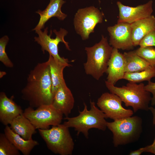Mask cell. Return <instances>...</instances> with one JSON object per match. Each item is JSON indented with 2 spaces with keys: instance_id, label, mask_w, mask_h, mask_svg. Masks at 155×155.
<instances>
[{
  "instance_id": "1",
  "label": "cell",
  "mask_w": 155,
  "mask_h": 155,
  "mask_svg": "<svg viewBox=\"0 0 155 155\" xmlns=\"http://www.w3.org/2000/svg\"><path fill=\"white\" fill-rule=\"evenodd\" d=\"M48 61L38 63L30 71L25 86L21 92L22 98L33 108L52 104L53 95Z\"/></svg>"
},
{
  "instance_id": "2",
  "label": "cell",
  "mask_w": 155,
  "mask_h": 155,
  "mask_svg": "<svg viewBox=\"0 0 155 155\" xmlns=\"http://www.w3.org/2000/svg\"><path fill=\"white\" fill-rule=\"evenodd\" d=\"M90 104L89 110L84 102V109L79 111V114L73 117H65L64 119L66 121L63 123L69 128H74L77 135L82 133L86 138H88L90 129L95 128L104 131L107 128L106 115L96 106L94 101L90 100Z\"/></svg>"
},
{
  "instance_id": "3",
  "label": "cell",
  "mask_w": 155,
  "mask_h": 155,
  "mask_svg": "<svg viewBox=\"0 0 155 155\" xmlns=\"http://www.w3.org/2000/svg\"><path fill=\"white\" fill-rule=\"evenodd\" d=\"M110 92L118 96L127 107L131 106L134 113L139 110H149V104L152 97L150 93L144 89V84L129 82L125 86L118 87L105 82Z\"/></svg>"
},
{
  "instance_id": "4",
  "label": "cell",
  "mask_w": 155,
  "mask_h": 155,
  "mask_svg": "<svg viewBox=\"0 0 155 155\" xmlns=\"http://www.w3.org/2000/svg\"><path fill=\"white\" fill-rule=\"evenodd\" d=\"M113 49L106 37L103 35L99 42L91 47H86L87 59L84 64L86 73L99 80L106 73Z\"/></svg>"
},
{
  "instance_id": "5",
  "label": "cell",
  "mask_w": 155,
  "mask_h": 155,
  "mask_svg": "<svg viewBox=\"0 0 155 155\" xmlns=\"http://www.w3.org/2000/svg\"><path fill=\"white\" fill-rule=\"evenodd\" d=\"M142 119L137 116L108 122L107 128L113 135L115 147L133 143L139 138L142 131Z\"/></svg>"
},
{
  "instance_id": "6",
  "label": "cell",
  "mask_w": 155,
  "mask_h": 155,
  "mask_svg": "<svg viewBox=\"0 0 155 155\" xmlns=\"http://www.w3.org/2000/svg\"><path fill=\"white\" fill-rule=\"evenodd\" d=\"M48 149L55 154L71 155L74 144L69 128L63 124L46 129H38Z\"/></svg>"
},
{
  "instance_id": "7",
  "label": "cell",
  "mask_w": 155,
  "mask_h": 155,
  "mask_svg": "<svg viewBox=\"0 0 155 155\" xmlns=\"http://www.w3.org/2000/svg\"><path fill=\"white\" fill-rule=\"evenodd\" d=\"M23 114L38 129H49L51 125L61 124L63 119V114L52 104L42 105L35 110L29 106L25 109Z\"/></svg>"
},
{
  "instance_id": "8",
  "label": "cell",
  "mask_w": 155,
  "mask_h": 155,
  "mask_svg": "<svg viewBox=\"0 0 155 155\" xmlns=\"http://www.w3.org/2000/svg\"><path fill=\"white\" fill-rule=\"evenodd\" d=\"M104 14L93 6L79 9L75 15L74 25L77 33L82 40L88 38L98 23L102 22Z\"/></svg>"
},
{
  "instance_id": "9",
  "label": "cell",
  "mask_w": 155,
  "mask_h": 155,
  "mask_svg": "<svg viewBox=\"0 0 155 155\" xmlns=\"http://www.w3.org/2000/svg\"><path fill=\"white\" fill-rule=\"evenodd\" d=\"M53 31L56 35V37L54 38L51 37L52 34L51 30L50 34H48V27L44 29L43 31L42 30H35V32L38 36L34 37V41L41 46V50L44 53L45 51H46L57 62L69 63V62L67 59L60 56L58 49L59 43L62 42L64 44L68 50H70L68 43L64 39V37L67 34L68 32L62 28H61L59 31L54 30Z\"/></svg>"
},
{
  "instance_id": "10",
  "label": "cell",
  "mask_w": 155,
  "mask_h": 155,
  "mask_svg": "<svg viewBox=\"0 0 155 155\" xmlns=\"http://www.w3.org/2000/svg\"><path fill=\"white\" fill-rule=\"evenodd\" d=\"M122 102L116 94L106 92L98 98L96 104L107 118L115 120L132 116L133 114L131 110L122 106Z\"/></svg>"
},
{
  "instance_id": "11",
  "label": "cell",
  "mask_w": 155,
  "mask_h": 155,
  "mask_svg": "<svg viewBox=\"0 0 155 155\" xmlns=\"http://www.w3.org/2000/svg\"><path fill=\"white\" fill-rule=\"evenodd\" d=\"M110 36L109 43L113 48L122 50H129L133 47L131 24L117 23L107 28Z\"/></svg>"
},
{
  "instance_id": "12",
  "label": "cell",
  "mask_w": 155,
  "mask_h": 155,
  "mask_svg": "<svg viewBox=\"0 0 155 155\" xmlns=\"http://www.w3.org/2000/svg\"><path fill=\"white\" fill-rule=\"evenodd\" d=\"M117 4L119 10L117 23L131 24L150 16L153 11L152 0L135 7L125 5L120 1H117Z\"/></svg>"
},
{
  "instance_id": "13",
  "label": "cell",
  "mask_w": 155,
  "mask_h": 155,
  "mask_svg": "<svg viewBox=\"0 0 155 155\" xmlns=\"http://www.w3.org/2000/svg\"><path fill=\"white\" fill-rule=\"evenodd\" d=\"M125 65L123 54L120 53L118 49L113 48L106 73L107 74L106 81L115 85L119 80L123 79Z\"/></svg>"
},
{
  "instance_id": "14",
  "label": "cell",
  "mask_w": 155,
  "mask_h": 155,
  "mask_svg": "<svg viewBox=\"0 0 155 155\" xmlns=\"http://www.w3.org/2000/svg\"><path fill=\"white\" fill-rule=\"evenodd\" d=\"M74 102L73 95L65 83L61 85L55 93L52 104L67 117L73 108Z\"/></svg>"
},
{
  "instance_id": "15",
  "label": "cell",
  "mask_w": 155,
  "mask_h": 155,
  "mask_svg": "<svg viewBox=\"0 0 155 155\" xmlns=\"http://www.w3.org/2000/svg\"><path fill=\"white\" fill-rule=\"evenodd\" d=\"M3 92L0 93V121L4 125L9 124L15 117L23 113L21 107Z\"/></svg>"
},
{
  "instance_id": "16",
  "label": "cell",
  "mask_w": 155,
  "mask_h": 155,
  "mask_svg": "<svg viewBox=\"0 0 155 155\" xmlns=\"http://www.w3.org/2000/svg\"><path fill=\"white\" fill-rule=\"evenodd\" d=\"M63 0H50V2L43 10H38L36 12L40 16L38 22L32 30H41L51 18L55 17L60 20H64L67 15L62 12L61 8L65 3Z\"/></svg>"
},
{
  "instance_id": "17",
  "label": "cell",
  "mask_w": 155,
  "mask_h": 155,
  "mask_svg": "<svg viewBox=\"0 0 155 155\" xmlns=\"http://www.w3.org/2000/svg\"><path fill=\"white\" fill-rule=\"evenodd\" d=\"M134 46L139 45L144 37L155 29V16L151 15L131 24Z\"/></svg>"
},
{
  "instance_id": "18",
  "label": "cell",
  "mask_w": 155,
  "mask_h": 155,
  "mask_svg": "<svg viewBox=\"0 0 155 155\" xmlns=\"http://www.w3.org/2000/svg\"><path fill=\"white\" fill-rule=\"evenodd\" d=\"M4 134L16 148L24 155H29L33 148L39 144L32 139L26 140L14 132L8 125L5 126Z\"/></svg>"
},
{
  "instance_id": "19",
  "label": "cell",
  "mask_w": 155,
  "mask_h": 155,
  "mask_svg": "<svg viewBox=\"0 0 155 155\" xmlns=\"http://www.w3.org/2000/svg\"><path fill=\"white\" fill-rule=\"evenodd\" d=\"M9 124L14 132L25 140L32 139L33 135L36 132L35 127L23 113L14 119Z\"/></svg>"
},
{
  "instance_id": "20",
  "label": "cell",
  "mask_w": 155,
  "mask_h": 155,
  "mask_svg": "<svg viewBox=\"0 0 155 155\" xmlns=\"http://www.w3.org/2000/svg\"><path fill=\"white\" fill-rule=\"evenodd\" d=\"M50 67L52 82V92L55 93L62 85L66 83L63 77V71L65 67L70 66L69 63L57 62L50 55L48 60Z\"/></svg>"
},
{
  "instance_id": "21",
  "label": "cell",
  "mask_w": 155,
  "mask_h": 155,
  "mask_svg": "<svg viewBox=\"0 0 155 155\" xmlns=\"http://www.w3.org/2000/svg\"><path fill=\"white\" fill-rule=\"evenodd\" d=\"M123 54L125 61V73L142 71L151 66L146 60L138 55L135 51L125 52Z\"/></svg>"
},
{
  "instance_id": "22",
  "label": "cell",
  "mask_w": 155,
  "mask_h": 155,
  "mask_svg": "<svg viewBox=\"0 0 155 155\" xmlns=\"http://www.w3.org/2000/svg\"><path fill=\"white\" fill-rule=\"evenodd\" d=\"M155 77V67L150 66L142 71L132 73L125 72L123 79L129 82L138 83L144 81L149 82Z\"/></svg>"
},
{
  "instance_id": "23",
  "label": "cell",
  "mask_w": 155,
  "mask_h": 155,
  "mask_svg": "<svg viewBox=\"0 0 155 155\" xmlns=\"http://www.w3.org/2000/svg\"><path fill=\"white\" fill-rule=\"evenodd\" d=\"M19 151L7 138L4 133L0 134V155H19Z\"/></svg>"
},
{
  "instance_id": "24",
  "label": "cell",
  "mask_w": 155,
  "mask_h": 155,
  "mask_svg": "<svg viewBox=\"0 0 155 155\" xmlns=\"http://www.w3.org/2000/svg\"><path fill=\"white\" fill-rule=\"evenodd\" d=\"M135 51L138 55L146 60L150 65L155 67V48L154 47H140Z\"/></svg>"
},
{
  "instance_id": "25",
  "label": "cell",
  "mask_w": 155,
  "mask_h": 155,
  "mask_svg": "<svg viewBox=\"0 0 155 155\" xmlns=\"http://www.w3.org/2000/svg\"><path fill=\"white\" fill-rule=\"evenodd\" d=\"M9 40V38L5 35L0 39V61L5 66L12 68L13 64L8 57L5 51L6 46Z\"/></svg>"
},
{
  "instance_id": "26",
  "label": "cell",
  "mask_w": 155,
  "mask_h": 155,
  "mask_svg": "<svg viewBox=\"0 0 155 155\" xmlns=\"http://www.w3.org/2000/svg\"><path fill=\"white\" fill-rule=\"evenodd\" d=\"M140 47H155V29L152 30L142 39L139 45Z\"/></svg>"
},
{
  "instance_id": "27",
  "label": "cell",
  "mask_w": 155,
  "mask_h": 155,
  "mask_svg": "<svg viewBox=\"0 0 155 155\" xmlns=\"http://www.w3.org/2000/svg\"><path fill=\"white\" fill-rule=\"evenodd\" d=\"M144 88L146 91L152 94L151 105L152 106L155 105V82L149 81L147 85H145Z\"/></svg>"
},
{
  "instance_id": "28",
  "label": "cell",
  "mask_w": 155,
  "mask_h": 155,
  "mask_svg": "<svg viewBox=\"0 0 155 155\" xmlns=\"http://www.w3.org/2000/svg\"><path fill=\"white\" fill-rule=\"evenodd\" d=\"M146 147V152L150 153L155 155V137L153 143Z\"/></svg>"
},
{
  "instance_id": "29",
  "label": "cell",
  "mask_w": 155,
  "mask_h": 155,
  "mask_svg": "<svg viewBox=\"0 0 155 155\" xmlns=\"http://www.w3.org/2000/svg\"><path fill=\"white\" fill-rule=\"evenodd\" d=\"M146 146L140 148L135 150L131 151L129 155H140L143 152H146Z\"/></svg>"
},
{
  "instance_id": "30",
  "label": "cell",
  "mask_w": 155,
  "mask_h": 155,
  "mask_svg": "<svg viewBox=\"0 0 155 155\" xmlns=\"http://www.w3.org/2000/svg\"><path fill=\"white\" fill-rule=\"evenodd\" d=\"M149 110H150L152 113L153 116V124L155 125V108L152 106L149 107Z\"/></svg>"
}]
</instances>
